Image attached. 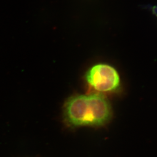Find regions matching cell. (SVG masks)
Segmentation results:
<instances>
[{"label":"cell","mask_w":157,"mask_h":157,"mask_svg":"<svg viewBox=\"0 0 157 157\" xmlns=\"http://www.w3.org/2000/svg\"><path fill=\"white\" fill-rule=\"evenodd\" d=\"M112 115L110 104L101 93L74 95L64 105V120L71 128L103 126Z\"/></svg>","instance_id":"1"},{"label":"cell","mask_w":157,"mask_h":157,"mask_svg":"<svg viewBox=\"0 0 157 157\" xmlns=\"http://www.w3.org/2000/svg\"><path fill=\"white\" fill-rule=\"evenodd\" d=\"M86 83L98 93L114 91L120 85L117 70L107 64L98 63L88 70L85 75Z\"/></svg>","instance_id":"2"},{"label":"cell","mask_w":157,"mask_h":157,"mask_svg":"<svg viewBox=\"0 0 157 157\" xmlns=\"http://www.w3.org/2000/svg\"><path fill=\"white\" fill-rule=\"evenodd\" d=\"M151 12L154 15H156L157 17V5L153 6L151 8Z\"/></svg>","instance_id":"3"}]
</instances>
